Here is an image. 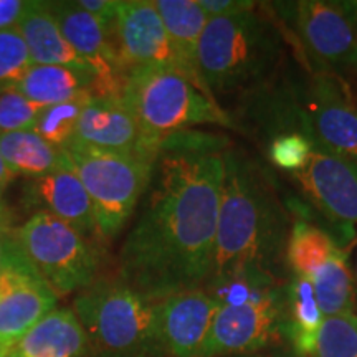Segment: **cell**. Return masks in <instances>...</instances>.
Returning <instances> with one entry per match:
<instances>
[{"mask_svg": "<svg viewBox=\"0 0 357 357\" xmlns=\"http://www.w3.org/2000/svg\"><path fill=\"white\" fill-rule=\"evenodd\" d=\"M283 56V29L266 6L208 20L200 37L197 68L213 96L250 98L273 82Z\"/></svg>", "mask_w": 357, "mask_h": 357, "instance_id": "cell-3", "label": "cell"}, {"mask_svg": "<svg viewBox=\"0 0 357 357\" xmlns=\"http://www.w3.org/2000/svg\"><path fill=\"white\" fill-rule=\"evenodd\" d=\"M61 33L93 71V95L121 96L128 71L108 30L77 2H48Z\"/></svg>", "mask_w": 357, "mask_h": 357, "instance_id": "cell-12", "label": "cell"}, {"mask_svg": "<svg viewBox=\"0 0 357 357\" xmlns=\"http://www.w3.org/2000/svg\"><path fill=\"white\" fill-rule=\"evenodd\" d=\"M356 280H357V266H356Z\"/></svg>", "mask_w": 357, "mask_h": 357, "instance_id": "cell-40", "label": "cell"}, {"mask_svg": "<svg viewBox=\"0 0 357 357\" xmlns=\"http://www.w3.org/2000/svg\"><path fill=\"white\" fill-rule=\"evenodd\" d=\"M88 336L70 307H56L0 357H86Z\"/></svg>", "mask_w": 357, "mask_h": 357, "instance_id": "cell-18", "label": "cell"}, {"mask_svg": "<svg viewBox=\"0 0 357 357\" xmlns=\"http://www.w3.org/2000/svg\"><path fill=\"white\" fill-rule=\"evenodd\" d=\"M30 7L32 2L29 0H0V30L19 26Z\"/></svg>", "mask_w": 357, "mask_h": 357, "instance_id": "cell-33", "label": "cell"}, {"mask_svg": "<svg viewBox=\"0 0 357 357\" xmlns=\"http://www.w3.org/2000/svg\"><path fill=\"white\" fill-rule=\"evenodd\" d=\"M111 40L128 73L154 66L184 73L154 0H118Z\"/></svg>", "mask_w": 357, "mask_h": 357, "instance_id": "cell-10", "label": "cell"}, {"mask_svg": "<svg viewBox=\"0 0 357 357\" xmlns=\"http://www.w3.org/2000/svg\"><path fill=\"white\" fill-rule=\"evenodd\" d=\"M312 149H314V144L305 134L284 132L278 134L268 142L266 154L275 167L293 174L306 166Z\"/></svg>", "mask_w": 357, "mask_h": 357, "instance_id": "cell-30", "label": "cell"}, {"mask_svg": "<svg viewBox=\"0 0 357 357\" xmlns=\"http://www.w3.org/2000/svg\"><path fill=\"white\" fill-rule=\"evenodd\" d=\"M289 30L318 71L357 75V13L354 2L300 0L266 3Z\"/></svg>", "mask_w": 357, "mask_h": 357, "instance_id": "cell-7", "label": "cell"}, {"mask_svg": "<svg viewBox=\"0 0 357 357\" xmlns=\"http://www.w3.org/2000/svg\"><path fill=\"white\" fill-rule=\"evenodd\" d=\"M25 192L30 204L40 207L38 212L52 213L82 235L96 231L91 200L68 159L56 171L30 178Z\"/></svg>", "mask_w": 357, "mask_h": 357, "instance_id": "cell-17", "label": "cell"}, {"mask_svg": "<svg viewBox=\"0 0 357 357\" xmlns=\"http://www.w3.org/2000/svg\"><path fill=\"white\" fill-rule=\"evenodd\" d=\"M75 139L113 153L154 158L146 151L139 124L121 96L89 98L79 116Z\"/></svg>", "mask_w": 357, "mask_h": 357, "instance_id": "cell-16", "label": "cell"}, {"mask_svg": "<svg viewBox=\"0 0 357 357\" xmlns=\"http://www.w3.org/2000/svg\"><path fill=\"white\" fill-rule=\"evenodd\" d=\"M0 153L15 176L29 178L56 171L68 159L65 149L50 144L33 131L0 134Z\"/></svg>", "mask_w": 357, "mask_h": 357, "instance_id": "cell-23", "label": "cell"}, {"mask_svg": "<svg viewBox=\"0 0 357 357\" xmlns=\"http://www.w3.org/2000/svg\"><path fill=\"white\" fill-rule=\"evenodd\" d=\"M324 314L316 300L310 278L293 275L284 284V312L281 334L291 342L298 357L314 354Z\"/></svg>", "mask_w": 357, "mask_h": 357, "instance_id": "cell-21", "label": "cell"}, {"mask_svg": "<svg viewBox=\"0 0 357 357\" xmlns=\"http://www.w3.org/2000/svg\"><path fill=\"white\" fill-rule=\"evenodd\" d=\"M301 194L328 218L357 222V162L312 149L306 166L289 174Z\"/></svg>", "mask_w": 357, "mask_h": 357, "instance_id": "cell-14", "label": "cell"}, {"mask_svg": "<svg viewBox=\"0 0 357 357\" xmlns=\"http://www.w3.org/2000/svg\"><path fill=\"white\" fill-rule=\"evenodd\" d=\"M155 307L158 301L129 287L121 278L95 281L82 289L73 301V312L95 356L159 347L155 341Z\"/></svg>", "mask_w": 357, "mask_h": 357, "instance_id": "cell-6", "label": "cell"}, {"mask_svg": "<svg viewBox=\"0 0 357 357\" xmlns=\"http://www.w3.org/2000/svg\"><path fill=\"white\" fill-rule=\"evenodd\" d=\"M19 30L29 47L33 65L66 66L93 75L89 65L61 33L48 2H32V7L20 20Z\"/></svg>", "mask_w": 357, "mask_h": 357, "instance_id": "cell-19", "label": "cell"}, {"mask_svg": "<svg viewBox=\"0 0 357 357\" xmlns=\"http://www.w3.org/2000/svg\"><path fill=\"white\" fill-rule=\"evenodd\" d=\"M93 82L95 77L88 71L56 65H33L15 88L29 100L50 106L88 93L93 95Z\"/></svg>", "mask_w": 357, "mask_h": 357, "instance_id": "cell-22", "label": "cell"}, {"mask_svg": "<svg viewBox=\"0 0 357 357\" xmlns=\"http://www.w3.org/2000/svg\"><path fill=\"white\" fill-rule=\"evenodd\" d=\"M58 296L24 253L0 273V356L56 310Z\"/></svg>", "mask_w": 357, "mask_h": 357, "instance_id": "cell-11", "label": "cell"}, {"mask_svg": "<svg viewBox=\"0 0 357 357\" xmlns=\"http://www.w3.org/2000/svg\"><path fill=\"white\" fill-rule=\"evenodd\" d=\"M205 15L211 19H222V17H234L238 13L255 10L258 3L252 0H199Z\"/></svg>", "mask_w": 357, "mask_h": 357, "instance_id": "cell-31", "label": "cell"}, {"mask_svg": "<svg viewBox=\"0 0 357 357\" xmlns=\"http://www.w3.org/2000/svg\"><path fill=\"white\" fill-rule=\"evenodd\" d=\"M20 253V245L17 242L15 231L10 230L8 222H0V273Z\"/></svg>", "mask_w": 357, "mask_h": 357, "instance_id": "cell-34", "label": "cell"}, {"mask_svg": "<svg viewBox=\"0 0 357 357\" xmlns=\"http://www.w3.org/2000/svg\"><path fill=\"white\" fill-rule=\"evenodd\" d=\"M95 357H171V356L166 354L162 349H159V347H154V349L124 352V354H98Z\"/></svg>", "mask_w": 357, "mask_h": 357, "instance_id": "cell-35", "label": "cell"}, {"mask_svg": "<svg viewBox=\"0 0 357 357\" xmlns=\"http://www.w3.org/2000/svg\"><path fill=\"white\" fill-rule=\"evenodd\" d=\"M91 96V93H88V95L47 106L40 113L32 131L37 132L40 137H43L50 144L65 149L77 136L79 116H82L84 105Z\"/></svg>", "mask_w": 357, "mask_h": 357, "instance_id": "cell-26", "label": "cell"}, {"mask_svg": "<svg viewBox=\"0 0 357 357\" xmlns=\"http://www.w3.org/2000/svg\"><path fill=\"white\" fill-rule=\"evenodd\" d=\"M311 357H357V314L326 316Z\"/></svg>", "mask_w": 357, "mask_h": 357, "instance_id": "cell-27", "label": "cell"}, {"mask_svg": "<svg viewBox=\"0 0 357 357\" xmlns=\"http://www.w3.org/2000/svg\"><path fill=\"white\" fill-rule=\"evenodd\" d=\"M341 248L324 230L307 222H296L291 227L287 245V266L293 275L311 276L336 255Z\"/></svg>", "mask_w": 357, "mask_h": 357, "instance_id": "cell-25", "label": "cell"}, {"mask_svg": "<svg viewBox=\"0 0 357 357\" xmlns=\"http://www.w3.org/2000/svg\"><path fill=\"white\" fill-rule=\"evenodd\" d=\"M13 177H15V174L10 171V167L7 166L2 153H0V199H2L3 190H6V187L10 184V181Z\"/></svg>", "mask_w": 357, "mask_h": 357, "instance_id": "cell-36", "label": "cell"}, {"mask_svg": "<svg viewBox=\"0 0 357 357\" xmlns=\"http://www.w3.org/2000/svg\"><path fill=\"white\" fill-rule=\"evenodd\" d=\"M121 98L139 124L146 151L154 158L169 137L194 126L235 128L215 98L176 68L129 71Z\"/></svg>", "mask_w": 357, "mask_h": 357, "instance_id": "cell-4", "label": "cell"}, {"mask_svg": "<svg viewBox=\"0 0 357 357\" xmlns=\"http://www.w3.org/2000/svg\"><path fill=\"white\" fill-rule=\"evenodd\" d=\"M225 137L178 132L160 146L144 204L119 252V278L151 300L211 278Z\"/></svg>", "mask_w": 357, "mask_h": 357, "instance_id": "cell-1", "label": "cell"}, {"mask_svg": "<svg viewBox=\"0 0 357 357\" xmlns=\"http://www.w3.org/2000/svg\"><path fill=\"white\" fill-rule=\"evenodd\" d=\"M354 7H356V13H357V2H354Z\"/></svg>", "mask_w": 357, "mask_h": 357, "instance_id": "cell-39", "label": "cell"}, {"mask_svg": "<svg viewBox=\"0 0 357 357\" xmlns=\"http://www.w3.org/2000/svg\"><path fill=\"white\" fill-rule=\"evenodd\" d=\"M275 357H298L296 354L294 356H291V354H278V356H275Z\"/></svg>", "mask_w": 357, "mask_h": 357, "instance_id": "cell-38", "label": "cell"}, {"mask_svg": "<svg viewBox=\"0 0 357 357\" xmlns=\"http://www.w3.org/2000/svg\"><path fill=\"white\" fill-rule=\"evenodd\" d=\"M45 108V105L22 95L15 86L0 89V134L32 131Z\"/></svg>", "mask_w": 357, "mask_h": 357, "instance_id": "cell-29", "label": "cell"}, {"mask_svg": "<svg viewBox=\"0 0 357 357\" xmlns=\"http://www.w3.org/2000/svg\"><path fill=\"white\" fill-rule=\"evenodd\" d=\"M284 300L271 305L220 306L199 357H222L257 352L281 334Z\"/></svg>", "mask_w": 357, "mask_h": 357, "instance_id": "cell-13", "label": "cell"}, {"mask_svg": "<svg viewBox=\"0 0 357 357\" xmlns=\"http://www.w3.org/2000/svg\"><path fill=\"white\" fill-rule=\"evenodd\" d=\"M305 136L316 149L357 162V100L337 75L314 71L298 95Z\"/></svg>", "mask_w": 357, "mask_h": 357, "instance_id": "cell-9", "label": "cell"}, {"mask_svg": "<svg viewBox=\"0 0 357 357\" xmlns=\"http://www.w3.org/2000/svg\"><path fill=\"white\" fill-rule=\"evenodd\" d=\"M0 222H8V218H7V211H6V205H3L2 199H0Z\"/></svg>", "mask_w": 357, "mask_h": 357, "instance_id": "cell-37", "label": "cell"}, {"mask_svg": "<svg viewBox=\"0 0 357 357\" xmlns=\"http://www.w3.org/2000/svg\"><path fill=\"white\" fill-rule=\"evenodd\" d=\"M211 278L265 273L283 280L291 222L266 172L227 147Z\"/></svg>", "mask_w": 357, "mask_h": 357, "instance_id": "cell-2", "label": "cell"}, {"mask_svg": "<svg viewBox=\"0 0 357 357\" xmlns=\"http://www.w3.org/2000/svg\"><path fill=\"white\" fill-rule=\"evenodd\" d=\"M33 66L19 26L0 30V89L15 86Z\"/></svg>", "mask_w": 357, "mask_h": 357, "instance_id": "cell-28", "label": "cell"}, {"mask_svg": "<svg viewBox=\"0 0 357 357\" xmlns=\"http://www.w3.org/2000/svg\"><path fill=\"white\" fill-rule=\"evenodd\" d=\"M77 3L84 12L95 17L111 35L116 20V12H118V0H78Z\"/></svg>", "mask_w": 357, "mask_h": 357, "instance_id": "cell-32", "label": "cell"}, {"mask_svg": "<svg viewBox=\"0 0 357 357\" xmlns=\"http://www.w3.org/2000/svg\"><path fill=\"white\" fill-rule=\"evenodd\" d=\"M26 261L58 298L95 283L98 257L84 235L48 212H35L15 231Z\"/></svg>", "mask_w": 357, "mask_h": 357, "instance_id": "cell-8", "label": "cell"}, {"mask_svg": "<svg viewBox=\"0 0 357 357\" xmlns=\"http://www.w3.org/2000/svg\"><path fill=\"white\" fill-rule=\"evenodd\" d=\"M65 153L91 200L96 234L114 238L144 197L155 159L113 153L77 139Z\"/></svg>", "mask_w": 357, "mask_h": 357, "instance_id": "cell-5", "label": "cell"}, {"mask_svg": "<svg viewBox=\"0 0 357 357\" xmlns=\"http://www.w3.org/2000/svg\"><path fill=\"white\" fill-rule=\"evenodd\" d=\"M154 6L166 26V32L181 60L184 73L194 79L200 88L208 91L200 79L197 68L200 37L208 22V17L205 15L199 0H154Z\"/></svg>", "mask_w": 357, "mask_h": 357, "instance_id": "cell-20", "label": "cell"}, {"mask_svg": "<svg viewBox=\"0 0 357 357\" xmlns=\"http://www.w3.org/2000/svg\"><path fill=\"white\" fill-rule=\"evenodd\" d=\"M220 303L205 289L181 291L158 301L155 341L171 357H199Z\"/></svg>", "mask_w": 357, "mask_h": 357, "instance_id": "cell-15", "label": "cell"}, {"mask_svg": "<svg viewBox=\"0 0 357 357\" xmlns=\"http://www.w3.org/2000/svg\"><path fill=\"white\" fill-rule=\"evenodd\" d=\"M316 300L321 312L326 316L352 312L356 306L354 276L347 265V258L342 250L326 261L323 266L311 276Z\"/></svg>", "mask_w": 357, "mask_h": 357, "instance_id": "cell-24", "label": "cell"}]
</instances>
